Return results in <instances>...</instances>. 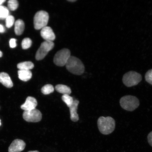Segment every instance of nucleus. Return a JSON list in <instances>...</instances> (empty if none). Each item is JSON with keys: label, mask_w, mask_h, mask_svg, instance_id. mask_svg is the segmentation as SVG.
Here are the masks:
<instances>
[{"label": "nucleus", "mask_w": 152, "mask_h": 152, "mask_svg": "<svg viewBox=\"0 0 152 152\" xmlns=\"http://www.w3.org/2000/svg\"><path fill=\"white\" fill-rule=\"evenodd\" d=\"M97 124L99 130L102 134H109L115 130V121L111 117H100L98 119Z\"/></svg>", "instance_id": "nucleus-1"}, {"label": "nucleus", "mask_w": 152, "mask_h": 152, "mask_svg": "<svg viewBox=\"0 0 152 152\" xmlns=\"http://www.w3.org/2000/svg\"><path fill=\"white\" fill-rule=\"evenodd\" d=\"M66 69L74 75H81L84 73L85 66L78 58L71 56L66 64Z\"/></svg>", "instance_id": "nucleus-2"}, {"label": "nucleus", "mask_w": 152, "mask_h": 152, "mask_svg": "<svg viewBox=\"0 0 152 152\" xmlns=\"http://www.w3.org/2000/svg\"><path fill=\"white\" fill-rule=\"evenodd\" d=\"M120 104L123 109L129 111H133L139 107L140 102L136 97L128 95L121 98L120 100Z\"/></svg>", "instance_id": "nucleus-3"}, {"label": "nucleus", "mask_w": 152, "mask_h": 152, "mask_svg": "<svg viewBox=\"0 0 152 152\" xmlns=\"http://www.w3.org/2000/svg\"><path fill=\"white\" fill-rule=\"evenodd\" d=\"M140 74L136 72L131 71L125 73L123 77V82L127 87H132L137 85L142 80Z\"/></svg>", "instance_id": "nucleus-4"}, {"label": "nucleus", "mask_w": 152, "mask_h": 152, "mask_svg": "<svg viewBox=\"0 0 152 152\" xmlns=\"http://www.w3.org/2000/svg\"><path fill=\"white\" fill-rule=\"evenodd\" d=\"M49 19V14L46 11L42 10L38 11L34 18V24L35 29H41L47 26Z\"/></svg>", "instance_id": "nucleus-5"}, {"label": "nucleus", "mask_w": 152, "mask_h": 152, "mask_svg": "<svg viewBox=\"0 0 152 152\" xmlns=\"http://www.w3.org/2000/svg\"><path fill=\"white\" fill-rule=\"evenodd\" d=\"M71 52L67 49H63L58 51L54 57V62L56 65L62 66L66 65L71 57Z\"/></svg>", "instance_id": "nucleus-6"}, {"label": "nucleus", "mask_w": 152, "mask_h": 152, "mask_svg": "<svg viewBox=\"0 0 152 152\" xmlns=\"http://www.w3.org/2000/svg\"><path fill=\"white\" fill-rule=\"evenodd\" d=\"M54 44L53 42L45 41L43 42L40 46L36 53V60L39 61L43 59L47 54L53 48Z\"/></svg>", "instance_id": "nucleus-7"}, {"label": "nucleus", "mask_w": 152, "mask_h": 152, "mask_svg": "<svg viewBox=\"0 0 152 152\" xmlns=\"http://www.w3.org/2000/svg\"><path fill=\"white\" fill-rule=\"evenodd\" d=\"M23 119L28 122H39L42 118L41 112L37 109L24 111L23 115Z\"/></svg>", "instance_id": "nucleus-8"}, {"label": "nucleus", "mask_w": 152, "mask_h": 152, "mask_svg": "<svg viewBox=\"0 0 152 152\" xmlns=\"http://www.w3.org/2000/svg\"><path fill=\"white\" fill-rule=\"evenodd\" d=\"M26 144L23 140L16 139L14 140L9 146V152H20L23 151Z\"/></svg>", "instance_id": "nucleus-9"}, {"label": "nucleus", "mask_w": 152, "mask_h": 152, "mask_svg": "<svg viewBox=\"0 0 152 152\" xmlns=\"http://www.w3.org/2000/svg\"><path fill=\"white\" fill-rule=\"evenodd\" d=\"M41 35L45 41L53 42L56 39V35L52 28L49 26H46L41 29Z\"/></svg>", "instance_id": "nucleus-10"}, {"label": "nucleus", "mask_w": 152, "mask_h": 152, "mask_svg": "<svg viewBox=\"0 0 152 152\" xmlns=\"http://www.w3.org/2000/svg\"><path fill=\"white\" fill-rule=\"evenodd\" d=\"M37 105V101L35 98L32 96H28L25 103L21 106L20 107L24 111H28L35 109Z\"/></svg>", "instance_id": "nucleus-11"}, {"label": "nucleus", "mask_w": 152, "mask_h": 152, "mask_svg": "<svg viewBox=\"0 0 152 152\" xmlns=\"http://www.w3.org/2000/svg\"><path fill=\"white\" fill-rule=\"evenodd\" d=\"M79 102L77 100H74L73 104L69 107L70 118L72 121L77 122L79 119V115L77 113L78 106Z\"/></svg>", "instance_id": "nucleus-12"}, {"label": "nucleus", "mask_w": 152, "mask_h": 152, "mask_svg": "<svg viewBox=\"0 0 152 152\" xmlns=\"http://www.w3.org/2000/svg\"><path fill=\"white\" fill-rule=\"evenodd\" d=\"M0 83L7 88H10L13 86V83L10 77L5 72L0 73Z\"/></svg>", "instance_id": "nucleus-13"}, {"label": "nucleus", "mask_w": 152, "mask_h": 152, "mask_svg": "<svg viewBox=\"0 0 152 152\" xmlns=\"http://www.w3.org/2000/svg\"><path fill=\"white\" fill-rule=\"evenodd\" d=\"M18 74L19 79L23 81H28L32 77V74L29 70L19 69Z\"/></svg>", "instance_id": "nucleus-14"}, {"label": "nucleus", "mask_w": 152, "mask_h": 152, "mask_svg": "<svg viewBox=\"0 0 152 152\" xmlns=\"http://www.w3.org/2000/svg\"><path fill=\"white\" fill-rule=\"evenodd\" d=\"M25 24L23 20L18 19L15 23V32L17 35H20L23 33Z\"/></svg>", "instance_id": "nucleus-15"}, {"label": "nucleus", "mask_w": 152, "mask_h": 152, "mask_svg": "<svg viewBox=\"0 0 152 152\" xmlns=\"http://www.w3.org/2000/svg\"><path fill=\"white\" fill-rule=\"evenodd\" d=\"M57 92L63 94V95H69L71 94V89L67 86L62 84L58 85L55 87Z\"/></svg>", "instance_id": "nucleus-16"}, {"label": "nucleus", "mask_w": 152, "mask_h": 152, "mask_svg": "<svg viewBox=\"0 0 152 152\" xmlns=\"http://www.w3.org/2000/svg\"><path fill=\"white\" fill-rule=\"evenodd\" d=\"M34 64L31 61H25L19 63L17 67L20 70H30L33 69Z\"/></svg>", "instance_id": "nucleus-17"}, {"label": "nucleus", "mask_w": 152, "mask_h": 152, "mask_svg": "<svg viewBox=\"0 0 152 152\" xmlns=\"http://www.w3.org/2000/svg\"><path fill=\"white\" fill-rule=\"evenodd\" d=\"M54 91V87L50 84L45 85L41 88V92L45 95L53 93Z\"/></svg>", "instance_id": "nucleus-18"}, {"label": "nucleus", "mask_w": 152, "mask_h": 152, "mask_svg": "<svg viewBox=\"0 0 152 152\" xmlns=\"http://www.w3.org/2000/svg\"><path fill=\"white\" fill-rule=\"evenodd\" d=\"M62 99L68 107L69 108L73 104L74 99L72 97L69 95H63L62 97Z\"/></svg>", "instance_id": "nucleus-19"}, {"label": "nucleus", "mask_w": 152, "mask_h": 152, "mask_svg": "<svg viewBox=\"0 0 152 152\" xmlns=\"http://www.w3.org/2000/svg\"><path fill=\"white\" fill-rule=\"evenodd\" d=\"M19 5L18 1L16 0H10L7 3L9 9L11 11H15L18 8Z\"/></svg>", "instance_id": "nucleus-20"}, {"label": "nucleus", "mask_w": 152, "mask_h": 152, "mask_svg": "<svg viewBox=\"0 0 152 152\" xmlns=\"http://www.w3.org/2000/svg\"><path fill=\"white\" fill-rule=\"evenodd\" d=\"M9 11L6 7L0 6V19H5L9 16Z\"/></svg>", "instance_id": "nucleus-21"}, {"label": "nucleus", "mask_w": 152, "mask_h": 152, "mask_svg": "<svg viewBox=\"0 0 152 152\" xmlns=\"http://www.w3.org/2000/svg\"><path fill=\"white\" fill-rule=\"evenodd\" d=\"M32 42L31 40L28 38H25L22 42V48L23 49H27L31 47Z\"/></svg>", "instance_id": "nucleus-22"}, {"label": "nucleus", "mask_w": 152, "mask_h": 152, "mask_svg": "<svg viewBox=\"0 0 152 152\" xmlns=\"http://www.w3.org/2000/svg\"><path fill=\"white\" fill-rule=\"evenodd\" d=\"M15 23L14 17L12 15H9L6 18V26L7 27L10 28L12 27Z\"/></svg>", "instance_id": "nucleus-23"}, {"label": "nucleus", "mask_w": 152, "mask_h": 152, "mask_svg": "<svg viewBox=\"0 0 152 152\" xmlns=\"http://www.w3.org/2000/svg\"><path fill=\"white\" fill-rule=\"evenodd\" d=\"M145 78L146 81L152 85V69L148 71L145 74Z\"/></svg>", "instance_id": "nucleus-24"}, {"label": "nucleus", "mask_w": 152, "mask_h": 152, "mask_svg": "<svg viewBox=\"0 0 152 152\" xmlns=\"http://www.w3.org/2000/svg\"><path fill=\"white\" fill-rule=\"evenodd\" d=\"M10 46L11 48H15L17 46L16 39H11L9 41Z\"/></svg>", "instance_id": "nucleus-25"}, {"label": "nucleus", "mask_w": 152, "mask_h": 152, "mask_svg": "<svg viewBox=\"0 0 152 152\" xmlns=\"http://www.w3.org/2000/svg\"><path fill=\"white\" fill-rule=\"evenodd\" d=\"M147 138L148 142L150 145L152 147V132L148 134Z\"/></svg>", "instance_id": "nucleus-26"}, {"label": "nucleus", "mask_w": 152, "mask_h": 152, "mask_svg": "<svg viewBox=\"0 0 152 152\" xmlns=\"http://www.w3.org/2000/svg\"><path fill=\"white\" fill-rule=\"evenodd\" d=\"M5 31V29L4 27L2 25L0 24V33H3Z\"/></svg>", "instance_id": "nucleus-27"}, {"label": "nucleus", "mask_w": 152, "mask_h": 152, "mask_svg": "<svg viewBox=\"0 0 152 152\" xmlns=\"http://www.w3.org/2000/svg\"><path fill=\"white\" fill-rule=\"evenodd\" d=\"M5 0H0V6H1L2 4L5 2Z\"/></svg>", "instance_id": "nucleus-28"}, {"label": "nucleus", "mask_w": 152, "mask_h": 152, "mask_svg": "<svg viewBox=\"0 0 152 152\" xmlns=\"http://www.w3.org/2000/svg\"><path fill=\"white\" fill-rule=\"evenodd\" d=\"M68 1L72 2H75L77 1V0H68Z\"/></svg>", "instance_id": "nucleus-29"}, {"label": "nucleus", "mask_w": 152, "mask_h": 152, "mask_svg": "<svg viewBox=\"0 0 152 152\" xmlns=\"http://www.w3.org/2000/svg\"><path fill=\"white\" fill-rule=\"evenodd\" d=\"M3 56V53L0 50V58H1Z\"/></svg>", "instance_id": "nucleus-30"}, {"label": "nucleus", "mask_w": 152, "mask_h": 152, "mask_svg": "<svg viewBox=\"0 0 152 152\" xmlns=\"http://www.w3.org/2000/svg\"><path fill=\"white\" fill-rule=\"evenodd\" d=\"M28 152H39V151H30Z\"/></svg>", "instance_id": "nucleus-31"}, {"label": "nucleus", "mask_w": 152, "mask_h": 152, "mask_svg": "<svg viewBox=\"0 0 152 152\" xmlns=\"http://www.w3.org/2000/svg\"><path fill=\"white\" fill-rule=\"evenodd\" d=\"M1 125V120H0V126Z\"/></svg>", "instance_id": "nucleus-32"}]
</instances>
